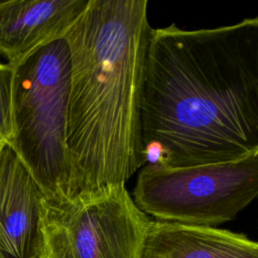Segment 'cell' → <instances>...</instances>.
Wrapping results in <instances>:
<instances>
[{
    "instance_id": "1",
    "label": "cell",
    "mask_w": 258,
    "mask_h": 258,
    "mask_svg": "<svg viewBox=\"0 0 258 258\" xmlns=\"http://www.w3.org/2000/svg\"><path fill=\"white\" fill-rule=\"evenodd\" d=\"M142 135L147 162L188 167L258 152V19L152 29Z\"/></svg>"
},
{
    "instance_id": "2",
    "label": "cell",
    "mask_w": 258,
    "mask_h": 258,
    "mask_svg": "<svg viewBox=\"0 0 258 258\" xmlns=\"http://www.w3.org/2000/svg\"><path fill=\"white\" fill-rule=\"evenodd\" d=\"M147 0H90L70 50V195L125 184L147 156L142 135Z\"/></svg>"
},
{
    "instance_id": "3",
    "label": "cell",
    "mask_w": 258,
    "mask_h": 258,
    "mask_svg": "<svg viewBox=\"0 0 258 258\" xmlns=\"http://www.w3.org/2000/svg\"><path fill=\"white\" fill-rule=\"evenodd\" d=\"M11 67V137L7 144L43 197L69 196V44L64 38L55 39Z\"/></svg>"
},
{
    "instance_id": "4",
    "label": "cell",
    "mask_w": 258,
    "mask_h": 258,
    "mask_svg": "<svg viewBox=\"0 0 258 258\" xmlns=\"http://www.w3.org/2000/svg\"><path fill=\"white\" fill-rule=\"evenodd\" d=\"M150 222L125 184L72 196H42L32 255L141 258Z\"/></svg>"
},
{
    "instance_id": "5",
    "label": "cell",
    "mask_w": 258,
    "mask_h": 258,
    "mask_svg": "<svg viewBox=\"0 0 258 258\" xmlns=\"http://www.w3.org/2000/svg\"><path fill=\"white\" fill-rule=\"evenodd\" d=\"M258 195V152L219 163L167 167L147 162L133 201L160 222L217 227L233 221Z\"/></svg>"
},
{
    "instance_id": "6",
    "label": "cell",
    "mask_w": 258,
    "mask_h": 258,
    "mask_svg": "<svg viewBox=\"0 0 258 258\" xmlns=\"http://www.w3.org/2000/svg\"><path fill=\"white\" fill-rule=\"evenodd\" d=\"M90 0L0 1V54L9 66L63 38Z\"/></svg>"
},
{
    "instance_id": "7",
    "label": "cell",
    "mask_w": 258,
    "mask_h": 258,
    "mask_svg": "<svg viewBox=\"0 0 258 258\" xmlns=\"http://www.w3.org/2000/svg\"><path fill=\"white\" fill-rule=\"evenodd\" d=\"M42 191L7 144L0 147V255L29 258L36 238Z\"/></svg>"
},
{
    "instance_id": "8",
    "label": "cell",
    "mask_w": 258,
    "mask_h": 258,
    "mask_svg": "<svg viewBox=\"0 0 258 258\" xmlns=\"http://www.w3.org/2000/svg\"><path fill=\"white\" fill-rule=\"evenodd\" d=\"M141 258H258V244L218 227L151 221Z\"/></svg>"
},
{
    "instance_id": "9",
    "label": "cell",
    "mask_w": 258,
    "mask_h": 258,
    "mask_svg": "<svg viewBox=\"0 0 258 258\" xmlns=\"http://www.w3.org/2000/svg\"><path fill=\"white\" fill-rule=\"evenodd\" d=\"M12 67L8 63L0 62V139L8 143L11 137V86Z\"/></svg>"
},
{
    "instance_id": "10",
    "label": "cell",
    "mask_w": 258,
    "mask_h": 258,
    "mask_svg": "<svg viewBox=\"0 0 258 258\" xmlns=\"http://www.w3.org/2000/svg\"><path fill=\"white\" fill-rule=\"evenodd\" d=\"M3 143H5V142H3V141H2V140H1V139H0V146H1V145H2V144H3Z\"/></svg>"
},
{
    "instance_id": "11",
    "label": "cell",
    "mask_w": 258,
    "mask_h": 258,
    "mask_svg": "<svg viewBox=\"0 0 258 258\" xmlns=\"http://www.w3.org/2000/svg\"><path fill=\"white\" fill-rule=\"evenodd\" d=\"M29 258H36V257H35V256H34V255H31V256H30V257H29Z\"/></svg>"
},
{
    "instance_id": "12",
    "label": "cell",
    "mask_w": 258,
    "mask_h": 258,
    "mask_svg": "<svg viewBox=\"0 0 258 258\" xmlns=\"http://www.w3.org/2000/svg\"><path fill=\"white\" fill-rule=\"evenodd\" d=\"M0 147H1V146H0ZM0 258H1V255H0Z\"/></svg>"
}]
</instances>
